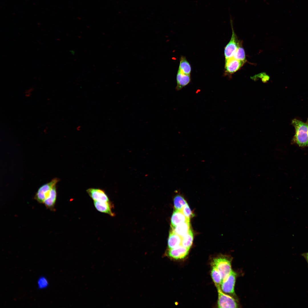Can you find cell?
Segmentation results:
<instances>
[{
	"mask_svg": "<svg viewBox=\"0 0 308 308\" xmlns=\"http://www.w3.org/2000/svg\"><path fill=\"white\" fill-rule=\"evenodd\" d=\"M231 261L230 258L224 256L214 258L212 261L211 265L214 266L219 271L222 281L227 277L232 270Z\"/></svg>",
	"mask_w": 308,
	"mask_h": 308,
	"instance_id": "obj_2",
	"label": "cell"
},
{
	"mask_svg": "<svg viewBox=\"0 0 308 308\" xmlns=\"http://www.w3.org/2000/svg\"><path fill=\"white\" fill-rule=\"evenodd\" d=\"M236 276V273L232 270L227 277L222 281L220 286L223 292L235 295L234 287Z\"/></svg>",
	"mask_w": 308,
	"mask_h": 308,
	"instance_id": "obj_6",
	"label": "cell"
},
{
	"mask_svg": "<svg viewBox=\"0 0 308 308\" xmlns=\"http://www.w3.org/2000/svg\"><path fill=\"white\" fill-rule=\"evenodd\" d=\"M94 206L98 211L108 214L111 216L114 214L112 210V206L110 202H100L94 201Z\"/></svg>",
	"mask_w": 308,
	"mask_h": 308,
	"instance_id": "obj_11",
	"label": "cell"
},
{
	"mask_svg": "<svg viewBox=\"0 0 308 308\" xmlns=\"http://www.w3.org/2000/svg\"><path fill=\"white\" fill-rule=\"evenodd\" d=\"M190 220H188L175 226H171V229L177 234L183 237L191 230Z\"/></svg>",
	"mask_w": 308,
	"mask_h": 308,
	"instance_id": "obj_14",
	"label": "cell"
},
{
	"mask_svg": "<svg viewBox=\"0 0 308 308\" xmlns=\"http://www.w3.org/2000/svg\"><path fill=\"white\" fill-rule=\"evenodd\" d=\"M181 237L171 229L168 240V246L169 249L174 248L181 245Z\"/></svg>",
	"mask_w": 308,
	"mask_h": 308,
	"instance_id": "obj_15",
	"label": "cell"
},
{
	"mask_svg": "<svg viewBox=\"0 0 308 308\" xmlns=\"http://www.w3.org/2000/svg\"><path fill=\"white\" fill-rule=\"evenodd\" d=\"M174 205L175 209L181 210L187 203L184 197L179 194H177L174 198Z\"/></svg>",
	"mask_w": 308,
	"mask_h": 308,
	"instance_id": "obj_18",
	"label": "cell"
},
{
	"mask_svg": "<svg viewBox=\"0 0 308 308\" xmlns=\"http://www.w3.org/2000/svg\"><path fill=\"white\" fill-rule=\"evenodd\" d=\"M218 293L217 306L218 308H237V301L233 297L224 293L220 286L216 287Z\"/></svg>",
	"mask_w": 308,
	"mask_h": 308,
	"instance_id": "obj_5",
	"label": "cell"
},
{
	"mask_svg": "<svg viewBox=\"0 0 308 308\" xmlns=\"http://www.w3.org/2000/svg\"><path fill=\"white\" fill-rule=\"evenodd\" d=\"M86 192L94 201L110 202L108 196L102 189L90 188L87 189Z\"/></svg>",
	"mask_w": 308,
	"mask_h": 308,
	"instance_id": "obj_7",
	"label": "cell"
},
{
	"mask_svg": "<svg viewBox=\"0 0 308 308\" xmlns=\"http://www.w3.org/2000/svg\"><path fill=\"white\" fill-rule=\"evenodd\" d=\"M181 211L186 217L189 219L190 220L191 218L194 216V214L187 203L184 206Z\"/></svg>",
	"mask_w": 308,
	"mask_h": 308,
	"instance_id": "obj_22",
	"label": "cell"
},
{
	"mask_svg": "<svg viewBox=\"0 0 308 308\" xmlns=\"http://www.w3.org/2000/svg\"><path fill=\"white\" fill-rule=\"evenodd\" d=\"M295 130V133L293 138V141L299 147H304L308 146V125L299 119H294L291 122Z\"/></svg>",
	"mask_w": 308,
	"mask_h": 308,
	"instance_id": "obj_1",
	"label": "cell"
},
{
	"mask_svg": "<svg viewBox=\"0 0 308 308\" xmlns=\"http://www.w3.org/2000/svg\"><path fill=\"white\" fill-rule=\"evenodd\" d=\"M244 62L233 57L226 59L225 65V72L227 73L232 74L239 69Z\"/></svg>",
	"mask_w": 308,
	"mask_h": 308,
	"instance_id": "obj_8",
	"label": "cell"
},
{
	"mask_svg": "<svg viewBox=\"0 0 308 308\" xmlns=\"http://www.w3.org/2000/svg\"><path fill=\"white\" fill-rule=\"evenodd\" d=\"M232 57L237 60L245 62L246 56L244 50L240 45Z\"/></svg>",
	"mask_w": 308,
	"mask_h": 308,
	"instance_id": "obj_20",
	"label": "cell"
},
{
	"mask_svg": "<svg viewBox=\"0 0 308 308\" xmlns=\"http://www.w3.org/2000/svg\"><path fill=\"white\" fill-rule=\"evenodd\" d=\"M59 180L58 178H54L50 182L42 185L36 192L34 196V199L39 203L43 204L51 189L54 185H56Z\"/></svg>",
	"mask_w": 308,
	"mask_h": 308,
	"instance_id": "obj_3",
	"label": "cell"
},
{
	"mask_svg": "<svg viewBox=\"0 0 308 308\" xmlns=\"http://www.w3.org/2000/svg\"><path fill=\"white\" fill-rule=\"evenodd\" d=\"M189 250L181 245L175 248L169 249L167 254L171 258L176 260L181 259L187 256Z\"/></svg>",
	"mask_w": 308,
	"mask_h": 308,
	"instance_id": "obj_9",
	"label": "cell"
},
{
	"mask_svg": "<svg viewBox=\"0 0 308 308\" xmlns=\"http://www.w3.org/2000/svg\"><path fill=\"white\" fill-rule=\"evenodd\" d=\"M230 17L232 34L230 40L224 48V55L225 60L232 58L240 45L233 29L232 18L231 16Z\"/></svg>",
	"mask_w": 308,
	"mask_h": 308,
	"instance_id": "obj_4",
	"label": "cell"
},
{
	"mask_svg": "<svg viewBox=\"0 0 308 308\" xmlns=\"http://www.w3.org/2000/svg\"><path fill=\"white\" fill-rule=\"evenodd\" d=\"M187 218L181 210L175 209L171 218V226L175 227L187 220Z\"/></svg>",
	"mask_w": 308,
	"mask_h": 308,
	"instance_id": "obj_13",
	"label": "cell"
},
{
	"mask_svg": "<svg viewBox=\"0 0 308 308\" xmlns=\"http://www.w3.org/2000/svg\"><path fill=\"white\" fill-rule=\"evenodd\" d=\"M301 255L305 258L308 265V252L303 253Z\"/></svg>",
	"mask_w": 308,
	"mask_h": 308,
	"instance_id": "obj_23",
	"label": "cell"
},
{
	"mask_svg": "<svg viewBox=\"0 0 308 308\" xmlns=\"http://www.w3.org/2000/svg\"><path fill=\"white\" fill-rule=\"evenodd\" d=\"M211 276L216 287L220 285L222 281L221 275L217 269L214 266H212Z\"/></svg>",
	"mask_w": 308,
	"mask_h": 308,
	"instance_id": "obj_19",
	"label": "cell"
},
{
	"mask_svg": "<svg viewBox=\"0 0 308 308\" xmlns=\"http://www.w3.org/2000/svg\"><path fill=\"white\" fill-rule=\"evenodd\" d=\"M37 285L39 289H42L47 287L49 283L48 279L45 276H41L39 277L37 280Z\"/></svg>",
	"mask_w": 308,
	"mask_h": 308,
	"instance_id": "obj_21",
	"label": "cell"
},
{
	"mask_svg": "<svg viewBox=\"0 0 308 308\" xmlns=\"http://www.w3.org/2000/svg\"><path fill=\"white\" fill-rule=\"evenodd\" d=\"M307 125H308V120H307Z\"/></svg>",
	"mask_w": 308,
	"mask_h": 308,
	"instance_id": "obj_24",
	"label": "cell"
},
{
	"mask_svg": "<svg viewBox=\"0 0 308 308\" xmlns=\"http://www.w3.org/2000/svg\"><path fill=\"white\" fill-rule=\"evenodd\" d=\"M176 89L179 91L187 85L191 81L190 75L184 74L178 71L177 75Z\"/></svg>",
	"mask_w": 308,
	"mask_h": 308,
	"instance_id": "obj_12",
	"label": "cell"
},
{
	"mask_svg": "<svg viewBox=\"0 0 308 308\" xmlns=\"http://www.w3.org/2000/svg\"><path fill=\"white\" fill-rule=\"evenodd\" d=\"M181 238V245L190 249L192 244L194 238L191 229L188 233Z\"/></svg>",
	"mask_w": 308,
	"mask_h": 308,
	"instance_id": "obj_17",
	"label": "cell"
},
{
	"mask_svg": "<svg viewBox=\"0 0 308 308\" xmlns=\"http://www.w3.org/2000/svg\"><path fill=\"white\" fill-rule=\"evenodd\" d=\"M57 196L56 185L51 189L48 196L44 200L43 204L46 208L51 211H54L55 205Z\"/></svg>",
	"mask_w": 308,
	"mask_h": 308,
	"instance_id": "obj_10",
	"label": "cell"
},
{
	"mask_svg": "<svg viewBox=\"0 0 308 308\" xmlns=\"http://www.w3.org/2000/svg\"><path fill=\"white\" fill-rule=\"evenodd\" d=\"M178 71L184 74L190 75L191 71V66L185 57L182 56L181 58Z\"/></svg>",
	"mask_w": 308,
	"mask_h": 308,
	"instance_id": "obj_16",
	"label": "cell"
}]
</instances>
